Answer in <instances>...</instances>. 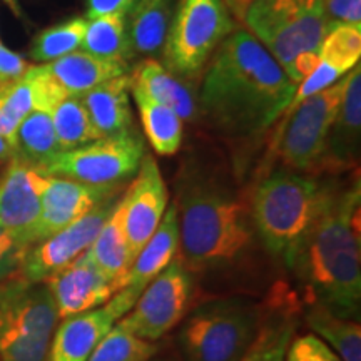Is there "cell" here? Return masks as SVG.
Instances as JSON below:
<instances>
[{
    "label": "cell",
    "mask_w": 361,
    "mask_h": 361,
    "mask_svg": "<svg viewBox=\"0 0 361 361\" xmlns=\"http://www.w3.org/2000/svg\"><path fill=\"white\" fill-rule=\"evenodd\" d=\"M130 92L141 114L144 134L159 156H173L183 142V121L173 109L152 99L141 85L130 80Z\"/></svg>",
    "instance_id": "4316f807"
},
{
    "label": "cell",
    "mask_w": 361,
    "mask_h": 361,
    "mask_svg": "<svg viewBox=\"0 0 361 361\" xmlns=\"http://www.w3.org/2000/svg\"><path fill=\"white\" fill-rule=\"evenodd\" d=\"M154 353V343L135 336L124 324L117 322L87 361H147Z\"/></svg>",
    "instance_id": "d6a6232c"
},
{
    "label": "cell",
    "mask_w": 361,
    "mask_h": 361,
    "mask_svg": "<svg viewBox=\"0 0 361 361\" xmlns=\"http://www.w3.org/2000/svg\"><path fill=\"white\" fill-rule=\"evenodd\" d=\"M324 16L331 29L353 25L361 29V0H322Z\"/></svg>",
    "instance_id": "8d00e7d4"
},
{
    "label": "cell",
    "mask_w": 361,
    "mask_h": 361,
    "mask_svg": "<svg viewBox=\"0 0 361 361\" xmlns=\"http://www.w3.org/2000/svg\"><path fill=\"white\" fill-rule=\"evenodd\" d=\"M16 156V149H13L12 144L7 142L6 139L0 135V162H2V164H8Z\"/></svg>",
    "instance_id": "ab89813d"
},
{
    "label": "cell",
    "mask_w": 361,
    "mask_h": 361,
    "mask_svg": "<svg viewBox=\"0 0 361 361\" xmlns=\"http://www.w3.org/2000/svg\"><path fill=\"white\" fill-rule=\"evenodd\" d=\"M174 16V0H137L128 13V34L134 56L162 54Z\"/></svg>",
    "instance_id": "d4e9b609"
},
{
    "label": "cell",
    "mask_w": 361,
    "mask_h": 361,
    "mask_svg": "<svg viewBox=\"0 0 361 361\" xmlns=\"http://www.w3.org/2000/svg\"><path fill=\"white\" fill-rule=\"evenodd\" d=\"M233 29L224 0H179L162 49L168 71L176 75L200 72Z\"/></svg>",
    "instance_id": "9c48e42d"
},
{
    "label": "cell",
    "mask_w": 361,
    "mask_h": 361,
    "mask_svg": "<svg viewBox=\"0 0 361 361\" xmlns=\"http://www.w3.org/2000/svg\"><path fill=\"white\" fill-rule=\"evenodd\" d=\"M61 152L54 130L51 112L32 111L24 117L16 135V154L19 159L35 168H42L47 161Z\"/></svg>",
    "instance_id": "f546056e"
},
{
    "label": "cell",
    "mask_w": 361,
    "mask_h": 361,
    "mask_svg": "<svg viewBox=\"0 0 361 361\" xmlns=\"http://www.w3.org/2000/svg\"><path fill=\"white\" fill-rule=\"evenodd\" d=\"M30 69V64L19 54L0 42V87L8 85L20 78H24L25 72Z\"/></svg>",
    "instance_id": "74e56055"
},
{
    "label": "cell",
    "mask_w": 361,
    "mask_h": 361,
    "mask_svg": "<svg viewBox=\"0 0 361 361\" xmlns=\"http://www.w3.org/2000/svg\"><path fill=\"white\" fill-rule=\"evenodd\" d=\"M179 252V224L176 206L171 204L162 216L159 226L146 245L135 256L126 274L123 288H139L144 290L162 269L173 261Z\"/></svg>",
    "instance_id": "44dd1931"
},
{
    "label": "cell",
    "mask_w": 361,
    "mask_h": 361,
    "mask_svg": "<svg viewBox=\"0 0 361 361\" xmlns=\"http://www.w3.org/2000/svg\"><path fill=\"white\" fill-rule=\"evenodd\" d=\"M80 49L90 56L128 64L133 57L128 34V16L112 13L87 19Z\"/></svg>",
    "instance_id": "f1b7e54d"
},
{
    "label": "cell",
    "mask_w": 361,
    "mask_h": 361,
    "mask_svg": "<svg viewBox=\"0 0 361 361\" xmlns=\"http://www.w3.org/2000/svg\"><path fill=\"white\" fill-rule=\"evenodd\" d=\"M261 319V305L246 298H223L197 306L178 335L184 361H239L255 340Z\"/></svg>",
    "instance_id": "8992f818"
},
{
    "label": "cell",
    "mask_w": 361,
    "mask_h": 361,
    "mask_svg": "<svg viewBox=\"0 0 361 361\" xmlns=\"http://www.w3.org/2000/svg\"><path fill=\"white\" fill-rule=\"evenodd\" d=\"M239 20L290 74L303 54H319L329 27L322 0H229Z\"/></svg>",
    "instance_id": "5b68a950"
},
{
    "label": "cell",
    "mask_w": 361,
    "mask_h": 361,
    "mask_svg": "<svg viewBox=\"0 0 361 361\" xmlns=\"http://www.w3.org/2000/svg\"><path fill=\"white\" fill-rule=\"evenodd\" d=\"M298 84L258 40L236 30L216 49L201 87V109L223 133L252 137L283 117Z\"/></svg>",
    "instance_id": "6da1fadb"
},
{
    "label": "cell",
    "mask_w": 361,
    "mask_h": 361,
    "mask_svg": "<svg viewBox=\"0 0 361 361\" xmlns=\"http://www.w3.org/2000/svg\"><path fill=\"white\" fill-rule=\"evenodd\" d=\"M361 57V29L338 25L331 29L319 47V61L346 74L358 66Z\"/></svg>",
    "instance_id": "836d02e7"
},
{
    "label": "cell",
    "mask_w": 361,
    "mask_h": 361,
    "mask_svg": "<svg viewBox=\"0 0 361 361\" xmlns=\"http://www.w3.org/2000/svg\"><path fill=\"white\" fill-rule=\"evenodd\" d=\"M192 296L194 273L176 256L144 288L133 310L119 323L135 336L154 343L184 318Z\"/></svg>",
    "instance_id": "8fae6325"
},
{
    "label": "cell",
    "mask_w": 361,
    "mask_h": 361,
    "mask_svg": "<svg viewBox=\"0 0 361 361\" xmlns=\"http://www.w3.org/2000/svg\"><path fill=\"white\" fill-rule=\"evenodd\" d=\"M142 290L123 288L101 308L69 316L54 331L47 361H87L109 329L133 310Z\"/></svg>",
    "instance_id": "4fadbf2b"
},
{
    "label": "cell",
    "mask_w": 361,
    "mask_h": 361,
    "mask_svg": "<svg viewBox=\"0 0 361 361\" xmlns=\"http://www.w3.org/2000/svg\"><path fill=\"white\" fill-rule=\"evenodd\" d=\"M346 79L348 75L284 112L273 144L284 168L322 174L329 129L341 106Z\"/></svg>",
    "instance_id": "ba28073f"
},
{
    "label": "cell",
    "mask_w": 361,
    "mask_h": 361,
    "mask_svg": "<svg viewBox=\"0 0 361 361\" xmlns=\"http://www.w3.org/2000/svg\"><path fill=\"white\" fill-rule=\"evenodd\" d=\"M286 361H341V358L319 336L305 335L291 341Z\"/></svg>",
    "instance_id": "d590c367"
},
{
    "label": "cell",
    "mask_w": 361,
    "mask_h": 361,
    "mask_svg": "<svg viewBox=\"0 0 361 361\" xmlns=\"http://www.w3.org/2000/svg\"><path fill=\"white\" fill-rule=\"evenodd\" d=\"M66 92L44 66H30L24 78L0 87V135L16 149L17 129L32 111L51 112Z\"/></svg>",
    "instance_id": "ac0fdd59"
},
{
    "label": "cell",
    "mask_w": 361,
    "mask_h": 361,
    "mask_svg": "<svg viewBox=\"0 0 361 361\" xmlns=\"http://www.w3.org/2000/svg\"><path fill=\"white\" fill-rule=\"evenodd\" d=\"M56 303L59 319L106 305L114 295L112 284L94 264L87 252L45 281Z\"/></svg>",
    "instance_id": "e0dca14e"
},
{
    "label": "cell",
    "mask_w": 361,
    "mask_h": 361,
    "mask_svg": "<svg viewBox=\"0 0 361 361\" xmlns=\"http://www.w3.org/2000/svg\"><path fill=\"white\" fill-rule=\"evenodd\" d=\"M180 261L192 273H221L245 263L258 245L250 201L219 173L192 164L176 184Z\"/></svg>",
    "instance_id": "7a4b0ae2"
},
{
    "label": "cell",
    "mask_w": 361,
    "mask_h": 361,
    "mask_svg": "<svg viewBox=\"0 0 361 361\" xmlns=\"http://www.w3.org/2000/svg\"><path fill=\"white\" fill-rule=\"evenodd\" d=\"M129 90L130 78L121 75L97 85L80 97L99 137H112L133 130Z\"/></svg>",
    "instance_id": "7402d4cb"
},
{
    "label": "cell",
    "mask_w": 361,
    "mask_h": 361,
    "mask_svg": "<svg viewBox=\"0 0 361 361\" xmlns=\"http://www.w3.org/2000/svg\"><path fill=\"white\" fill-rule=\"evenodd\" d=\"M298 319L290 296L271 301L268 316L261 319L255 340L239 361H286L288 348L296 333Z\"/></svg>",
    "instance_id": "cb8c5ba5"
},
{
    "label": "cell",
    "mask_w": 361,
    "mask_h": 361,
    "mask_svg": "<svg viewBox=\"0 0 361 361\" xmlns=\"http://www.w3.org/2000/svg\"><path fill=\"white\" fill-rule=\"evenodd\" d=\"M7 2H13V0H7Z\"/></svg>",
    "instance_id": "b9f144b4"
},
{
    "label": "cell",
    "mask_w": 361,
    "mask_h": 361,
    "mask_svg": "<svg viewBox=\"0 0 361 361\" xmlns=\"http://www.w3.org/2000/svg\"><path fill=\"white\" fill-rule=\"evenodd\" d=\"M336 191V184L284 166L258 180L250 207L261 246L271 258L291 268L298 250Z\"/></svg>",
    "instance_id": "277c9868"
},
{
    "label": "cell",
    "mask_w": 361,
    "mask_h": 361,
    "mask_svg": "<svg viewBox=\"0 0 361 361\" xmlns=\"http://www.w3.org/2000/svg\"><path fill=\"white\" fill-rule=\"evenodd\" d=\"M119 194L102 201L90 213L30 247L22 263L20 276L29 281L45 283L52 274L84 255L119 202Z\"/></svg>",
    "instance_id": "7c38bea8"
},
{
    "label": "cell",
    "mask_w": 361,
    "mask_h": 361,
    "mask_svg": "<svg viewBox=\"0 0 361 361\" xmlns=\"http://www.w3.org/2000/svg\"><path fill=\"white\" fill-rule=\"evenodd\" d=\"M360 183L338 188L331 202L298 250L290 271L306 305L360 319L361 243Z\"/></svg>",
    "instance_id": "3957f363"
},
{
    "label": "cell",
    "mask_w": 361,
    "mask_h": 361,
    "mask_svg": "<svg viewBox=\"0 0 361 361\" xmlns=\"http://www.w3.org/2000/svg\"><path fill=\"white\" fill-rule=\"evenodd\" d=\"M29 243L0 228V283L7 281L17 273H20L27 252L30 250Z\"/></svg>",
    "instance_id": "e575fe53"
},
{
    "label": "cell",
    "mask_w": 361,
    "mask_h": 361,
    "mask_svg": "<svg viewBox=\"0 0 361 361\" xmlns=\"http://www.w3.org/2000/svg\"><path fill=\"white\" fill-rule=\"evenodd\" d=\"M144 159V142L134 130L101 137L85 146L61 151L47 161L44 174L66 178L90 186H123L137 174Z\"/></svg>",
    "instance_id": "30bf717a"
},
{
    "label": "cell",
    "mask_w": 361,
    "mask_h": 361,
    "mask_svg": "<svg viewBox=\"0 0 361 361\" xmlns=\"http://www.w3.org/2000/svg\"><path fill=\"white\" fill-rule=\"evenodd\" d=\"M90 259L97 266L99 271L109 279L114 295L121 290L128 271L133 264V252L124 231L123 221V197L114 207L109 218L97 233L96 239L87 251Z\"/></svg>",
    "instance_id": "603a6c76"
},
{
    "label": "cell",
    "mask_w": 361,
    "mask_h": 361,
    "mask_svg": "<svg viewBox=\"0 0 361 361\" xmlns=\"http://www.w3.org/2000/svg\"><path fill=\"white\" fill-rule=\"evenodd\" d=\"M6 168H7V164H2V162H0V178H2V174H4V171H6Z\"/></svg>",
    "instance_id": "60d3db41"
},
{
    "label": "cell",
    "mask_w": 361,
    "mask_h": 361,
    "mask_svg": "<svg viewBox=\"0 0 361 361\" xmlns=\"http://www.w3.org/2000/svg\"><path fill=\"white\" fill-rule=\"evenodd\" d=\"M57 323L47 284L22 276L0 283V360L47 361Z\"/></svg>",
    "instance_id": "52a82bcc"
},
{
    "label": "cell",
    "mask_w": 361,
    "mask_h": 361,
    "mask_svg": "<svg viewBox=\"0 0 361 361\" xmlns=\"http://www.w3.org/2000/svg\"><path fill=\"white\" fill-rule=\"evenodd\" d=\"M121 188L123 186H90L78 180L49 176L40 202L35 245L90 213L102 201L119 194Z\"/></svg>",
    "instance_id": "2e32d148"
},
{
    "label": "cell",
    "mask_w": 361,
    "mask_h": 361,
    "mask_svg": "<svg viewBox=\"0 0 361 361\" xmlns=\"http://www.w3.org/2000/svg\"><path fill=\"white\" fill-rule=\"evenodd\" d=\"M130 80L139 84L152 99L173 109L180 121L192 123L197 117V106L191 90L176 78V74L161 66L154 59H147L135 67Z\"/></svg>",
    "instance_id": "484cf974"
},
{
    "label": "cell",
    "mask_w": 361,
    "mask_h": 361,
    "mask_svg": "<svg viewBox=\"0 0 361 361\" xmlns=\"http://www.w3.org/2000/svg\"><path fill=\"white\" fill-rule=\"evenodd\" d=\"M137 0H87V19L121 13L128 16Z\"/></svg>",
    "instance_id": "f35d334b"
},
{
    "label": "cell",
    "mask_w": 361,
    "mask_h": 361,
    "mask_svg": "<svg viewBox=\"0 0 361 361\" xmlns=\"http://www.w3.org/2000/svg\"><path fill=\"white\" fill-rule=\"evenodd\" d=\"M52 79L61 85L66 96L82 97L89 90L96 89L107 80L121 78L128 72V64L117 61L90 56L84 51H75L56 61L44 64Z\"/></svg>",
    "instance_id": "ffe728a7"
},
{
    "label": "cell",
    "mask_w": 361,
    "mask_h": 361,
    "mask_svg": "<svg viewBox=\"0 0 361 361\" xmlns=\"http://www.w3.org/2000/svg\"><path fill=\"white\" fill-rule=\"evenodd\" d=\"M51 117L61 151H71L101 139L80 97L62 99L51 111Z\"/></svg>",
    "instance_id": "4dcf8cb0"
},
{
    "label": "cell",
    "mask_w": 361,
    "mask_h": 361,
    "mask_svg": "<svg viewBox=\"0 0 361 361\" xmlns=\"http://www.w3.org/2000/svg\"><path fill=\"white\" fill-rule=\"evenodd\" d=\"M305 318L316 336L328 341L341 361H361L360 319L335 314L319 305H306Z\"/></svg>",
    "instance_id": "83f0119b"
},
{
    "label": "cell",
    "mask_w": 361,
    "mask_h": 361,
    "mask_svg": "<svg viewBox=\"0 0 361 361\" xmlns=\"http://www.w3.org/2000/svg\"><path fill=\"white\" fill-rule=\"evenodd\" d=\"M0 361H2V360H0Z\"/></svg>",
    "instance_id": "7bdbcfd3"
},
{
    "label": "cell",
    "mask_w": 361,
    "mask_h": 361,
    "mask_svg": "<svg viewBox=\"0 0 361 361\" xmlns=\"http://www.w3.org/2000/svg\"><path fill=\"white\" fill-rule=\"evenodd\" d=\"M85 27H87V19L84 17H75V19L49 27L35 35L32 47H30V57L40 64H49L56 59L79 51L82 45Z\"/></svg>",
    "instance_id": "1f68e13d"
},
{
    "label": "cell",
    "mask_w": 361,
    "mask_h": 361,
    "mask_svg": "<svg viewBox=\"0 0 361 361\" xmlns=\"http://www.w3.org/2000/svg\"><path fill=\"white\" fill-rule=\"evenodd\" d=\"M49 176L29 162L13 157L0 178V228L35 245L42 192Z\"/></svg>",
    "instance_id": "5bb4252c"
},
{
    "label": "cell",
    "mask_w": 361,
    "mask_h": 361,
    "mask_svg": "<svg viewBox=\"0 0 361 361\" xmlns=\"http://www.w3.org/2000/svg\"><path fill=\"white\" fill-rule=\"evenodd\" d=\"M166 209L168 188L159 166L151 156H144L134 183L123 197L124 231L134 259L156 231Z\"/></svg>",
    "instance_id": "9a60e30c"
},
{
    "label": "cell",
    "mask_w": 361,
    "mask_h": 361,
    "mask_svg": "<svg viewBox=\"0 0 361 361\" xmlns=\"http://www.w3.org/2000/svg\"><path fill=\"white\" fill-rule=\"evenodd\" d=\"M361 149V69L356 66L346 79L341 106L329 129L322 173H345L358 168Z\"/></svg>",
    "instance_id": "d6986e66"
}]
</instances>
